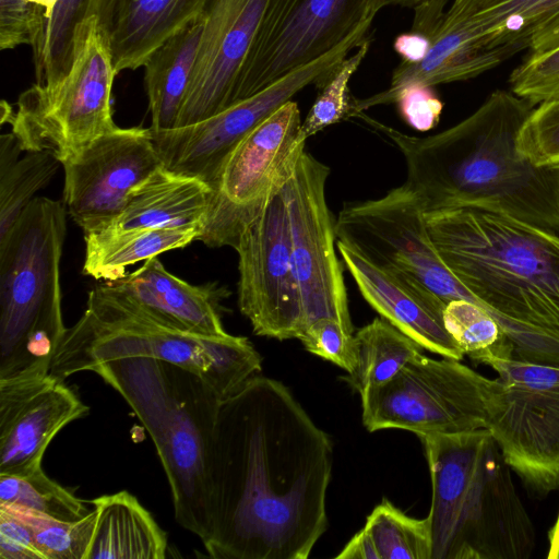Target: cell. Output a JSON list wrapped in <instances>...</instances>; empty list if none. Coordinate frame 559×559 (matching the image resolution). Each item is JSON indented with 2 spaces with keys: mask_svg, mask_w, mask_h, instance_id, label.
I'll list each match as a JSON object with an SVG mask.
<instances>
[{
  "mask_svg": "<svg viewBox=\"0 0 559 559\" xmlns=\"http://www.w3.org/2000/svg\"><path fill=\"white\" fill-rule=\"evenodd\" d=\"M333 444L282 382L253 376L219 408L212 459L214 559H307L328 528Z\"/></svg>",
  "mask_w": 559,
  "mask_h": 559,
  "instance_id": "obj_1",
  "label": "cell"
},
{
  "mask_svg": "<svg viewBox=\"0 0 559 559\" xmlns=\"http://www.w3.org/2000/svg\"><path fill=\"white\" fill-rule=\"evenodd\" d=\"M534 106L497 90L467 118L429 136H414L366 114L359 118L402 153L407 186L425 212L479 209L559 234V164L536 165L518 148Z\"/></svg>",
  "mask_w": 559,
  "mask_h": 559,
  "instance_id": "obj_2",
  "label": "cell"
},
{
  "mask_svg": "<svg viewBox=\"0 0 559 559\" xmlns=\"http://www.w3.org/2000/svg\"><path fill=\"white\" fill-rule=\"evenodd\" d=\"M424 217L440 259L497 318L515 357L559 364V234L473 207Z\"/></svg>",
  "mask_w": 559,
  "mask_h": 559,
  "instance_id": "obj_3",
  "label": "cell"
},
{
  "mask_svg": "<svg viewBox=\"0 0 559 559\" xmlns=\"http://www.w3.org/2000/svg\"><path fill=\"white\" fill-rule=\"evenodd\" d=\"M418 438L431 479V559L530 558L534 525L489 430Z\"/></svg>",
  "mask_w": 559,
  "mask_h": 559,
  "instance_id": "obj_4",
  "label": "cell"
},
{
  "mask_svg": "<svg viewBox=\"0 0 559 559\" xmlns=\"http://www.w3.org/2000/svg\"><path fill=\"white\" fill-rule=\"evenodd\" d=\"M91 371L123 397L151 436L175 519L204 544L212 527L213 442L224 400L197 373L159 359H114Z\"/></svg>",
  "mask_w": 559,
  "mask_h": 559,
  "instance_id": "obj_5",
  "label": "cell"
},
{
  "mask_svg": "<svg viewBox=\"0 0 559 559\" xmlns=\"http://www.w3.org/2000/svg\"><path fill=\"white\" fill-rule=\"evenodd\" d=\"M66 214L60 201L36 197L0 239V381L47 376L66 335Z\"/></svg>",
  "mask_w": 559,
  "mask_h": 559,
  "instance_id": "obj_6",
  "label": "cell"
},
{
  "mask_svg": "<svg viewBox=\"0 0 559 559\" xmlns=\"http://www.w3.org/2000/svg\"><path fill=\"white\" fill-rule=\"evenodd\" d=\"M146 357L186 368L225 400L261 370L262 358L243 336H209L162 323L107 295L99 286L87 298L78 322L67 329L49 374L66 380L96 365Z\"/></svg>",
  "mask_w": 559,
  "mask_h": 559,
  "instance_id": "obj_7",
  "label": "cell"
},
{
  "mask_svg": "<svg viewBox=\"0 0 559 559\" xmlns=\"http://www.w3.org/2000/svg\"><path fill=\"white\" fill-rule=\"evenodd\" d=\"M115 71L105 33L95 15L75 28L68 71L50 85L34 84L21 94L10 122L25 152L47 151L64 163L115 123Z\"/></svg>",
  "mask_w": 559,
  "mask_h": 559,
  "instance_id": "obj_8",
  "label": "cell"
},
{
  "mask_svg": "<svg viewBox=\"0 0 559 559\" xmlns=\"http://www.w3.org/2000/svg\"><path fill=\"white\" fill-rule=\"evenodd\" d=\"M486 365V426L506 462L535 495L559 490V364L518 357Z\"/></svg>",
  "mask_w": 559,
  "mask_h": 559,
  "instance_id": "obj_9",
  "label": "cell"
},
{
  "mask_svg": "<svg viewBox=\"0 0 559 559\" xmlns=\"http://www.w3.org/2000/svg\"><path fill=\"white\" fill-rule=\"evenodd\" d=\"M490 379L460 362L423 354L381 386L360 395L368 431L402 429L417 435H452L486 426Z\"/></svg>",
  "mask_w": 559,
  "mask_h": 559,
  "instance_id": "obj_10",
  "label": "cell"
},
{
  "mask_svg": "<svg viewBox=\"0 0 559 559\" xmlns=\"http://www.w3.org/2000/svg\"><path fill=\"white\" fill-rule=\"evenodd\" d=\"M293 99L259 123L233 151L213 194L204 230L207 247H231L284 189L305 151Z\"/></svg>",
  "mask_w": 559,
  "mask_h": 559,
  "instance_id": "obj_11",
  "label": "cell"
},
{
  "mask_svg": "<svg viewBox=\"0 0 559 559\" xmlns=\"http://www.w3.org/2000/svg\"><path fill=\"white\" fill-rule=\"evenodd\" d=\"M424 214L420 198L402 185L379 199L346 203L335 219L336 239L376 266L419 283L445 304L478 301L440 259Z\"/></svg>",
  "mask_w": 559,
  "mask_h": 559,
  "instance_id": "obj_12",
  "label": "cell"
},
{
  "mask_svg": "<svg viewBox=\"0 0 559 559\" xmlns=\"http://www.w3.org/2000/svg\"><path fill=\"white\" fill-rule=\"evenodd\" d=\"M360 32L314 62L286 75L266 90L202 121L169 130H151L165 169L206 183L213 194L229 155L265 118L310 84L318 88L333 70L360 46Z\"/></svg>",
  "mask_w": 559,
  "mask_h": 559,
  "instance_id": "obj_13",
  "label": "cell"
},
{
  "mask_svg": "<svg viewBox=\"0 0 559 559\" xmlns=\"http://www.w3.org/2000/svg\"><path fill=\"white\" fill-rule=\"evenodd\" d=\"M233 249L238 254V306L253 333L299 340L307 325L283 190L243 230Z\"/></svg>",
  "mask_w": 559,
  "mask_h": 559,
  "instance_id": "obj_14",
  "label": "cell"
},
{
  "mask_svg": "<svg viewBox=\"0 0 559 559\" xmlns=\"http://www.w3.org/2000/svg\"><path fill=\"white\" fill-rule=\"evenodd\" d=\"M329 174L326 165L304 151L283 195L307 328L332 318L354 332L343 264L335 251V221L325 198Z\"/></svg>",
  "mask_w": 559,
  "mask_h": 559,
  "instance_id": "obj_15",
  "label": "cell"
},
{
  "mask_svg": "<svg viewBox=\"0 0 559 559\" xmlns=\"http://www.w3.org/2000/svg\"><path fill=\"white\" fill-rule=\"evenodd\" d=\"M63 201L84 235L106 229L130 193L163 167L150 128H118L62 163Z\"/></svg>",
  "mask_w": 559,
  "mask_h": 559,
  "instance_id": "obj_16",
  "label": "cell"
},
{
  "mask_svg": "<svg viewBox=\"0 0 559 559\" xmlns=\"http://www.w3.org/2000/svg\"><path fill=\"white\" fill-rule=\"evenodd\" d=\"M374 0H297L246 63L236 104L369 32Z\"/></svg>",
  "mask_w": 559,
  "mask_h": 559,
  "instance_id": "obj_17",
  "label": "cell"
},
{
  "mask_svg": "<svg viewBox=\"0 0 559 559\" xmlns=\"http://www.w3.org/2000/svg\"><path fill=\"white\" fill-rule=\"evenodd\" d=\"M274 0H204L197 59L177 127L236 105L241 72L263 33Z\"/></svg>",
  "mask_w": 559,
  "mask_h": 559,
  "instance_id": "obj_18",
  "label": "cell"
},
{
  "mask_svg": "<svg viewBox=\"0 0 559 559\" xmlns=\"http://www.w3.org/2000/svg\"><path fill=\"white\" fill-rule=\"evenodd\" d=\"M78 394L51 374L0 381V474L41 467L56 435L88 413Z\"/></svg>",
  "mask_w": 559,
  "mask_h": 559,
  "instance_id": "obj_19",
  "label": "cell"
},
{
  "mask_svg": "<svg viewBox=\"0 0 559 559\" xmlns=\"http://www.w3.org/2000/svg\"><path fill=\"white\" fill-rule=\"evenodd\" d=\"M437 29L465 35L500 64L559 47V0H452Z\"/></svg>",
  "mask_w": 559,
  "mask_h": 559,
  "instance_id": "obj_20",
  "label": "cell"
},
{
  "mask_svg": "<svg viewBox=\"0 0 559 559\" xmlns=\"http://www.w3.org/2000/svg\"><path fill=\"white\" fill-rule=\"evenodd\" d=\"M344 266L361 295L380 316L424 349L461 360V348L444 326L445 302L419 283L380 269L336 240Z\"/></svg>",
  "mask_w": 559,
  "mask_h": 559,
  "instance_id": "obj_21",
  "label": "cell"
},
{
  "mask_svg": "<svg viewBox=\"0 0 559 559\" xmlns=\"http://www.w3.org/2000/svg\"><path fill=\"white\" fill-rule=\"evenodd\" d=\"M99 287L176 329L209 336L228 334L222 322V300L228 296L216 283L192 285L168 272L153 257L132 273Z\"/></svg>",
  "mask_w": 559,
  "mask_h": 559,
  "instance_id": "obj_22",
  "label": "cell"
},
{
  "mask_svg": "<svg viewBox=\"0 0 559 559\" xmlns=\"http://www.w3.org/2000/svg\"><path fill=\"white\" fill-rule=\"evenodd\" d=\"M204 0H91L116 73L143 67L168 38L197 20Z\"/></svg>",
  "mask_w": 559,
  "mask_h": 559,
  "instance_id": "obj_23",
  "label": "cell"
},
{
  "mask_svg": "<svg viewBox=\"0 0 559 559\" xmlns=\"http://www.w3.org/2000/svg\"><path fill=\"white\" fill-rule=\"evenodd\" d=\"M212 198L206 183L160 167L130 193L124 210L102 231L205 227Z\"/></svg>",
  "mask_w": 559,
  "mask_h": 559,
  "instance_id": "obj_24",
  "label": "cell"
},
{
  "mask_svg": "<svg viewBox=\"0 0 559 559\" xmlns=\"http://www.w3.org/2000/svg\"><path fill=\"white\" fill-rule=\"evenodd\" d=\"M96 513L86 559H164L167 534L130 492L122 490L90 501Z\"/></svg>",
  "mask_w": 559,
  "mask_h": 559,
  "instance_id": "obj_25",
  "label": "cell"
},
{
  "mask_svg": "<svg viewBox=\"0 0 559 559\" xmlns=\"http://www.w3.org/2000/svg\"><path fill=\"white\" fill-rule=\"evenodd\" d=\"M202 27L199 16L162 44L143 66L152 130L177 127L197 59Z\"/></svg>",
  "mask_w": 559,
  "mask_h": 559,
  "instance_id": "obj_26",
  "label": "cell"
},
{
  "mask_svg": "<svg viewBox=\"0 0 559 559\" xmlns=\"http://www.w3.org/2000/svg\"><path fill=\"white\" fill-rule=\"evenodd\" d=\"M204 225L143 228L84 235L83 273L95 280L117 281L126 267L199 240Z\"/></svg>",
  "mask_w": 559,
  "mask_h": 559,
  "instance_id": "obj_27",
  "label": "cell"
},
{
  "mask_svg": "<svg viewBox=\"0 0 559 559\" xmlns=\"http://www.w3.org/2000/svg\"><path fill=\"white\" fill-rule=\"evenodd\" d=\"M21 145L14 134L0 138V239L25 207L57 174L61 163L47 151L26 152L20 157Z\"/></svg>",
  "mask_w": 559,
  "mask_h": 559,
  "instance_id": "obj_28",
  "label": "cell"
},
{
  "mask_svg": "<svg viewBox=\"0 0 559 559\" xmlns=\"http://www.w3.org/2000/svg\"><path fill=\"white\" fill-rule=\"evenodd\" d=\"M357 365L345 380L360 395L392 380L423 347L383 318L355 334Z\"/></svg>",
  "mask_w": 559,
  "mask_h": 559,
  "instance_id": "obj_29",
  "label": "cell"
},
{
  "mask_svg": "<svg viewBox=\"0 0 559 559\" xmlns=\"http://www.w3.org/2000/svg\"><path fill=\"white\" fill-rule=\"evenodd\" d=\"M444 326L476 364L514 357V345L497 318L480 302L453 299L443 310Z\"/></svg>",
  "mask_w": 559,
  "mask_h": 559,
  "instance_id": "obj_30",
  "label": "cell"
},
{
  "mask_svg": "<svg viewBox=\"0 0 559 559\" xmlns=\"http://www.w3.org/2000/svg\"><path fill=\"white\" fill-rule=\"evenodd\" d=\"M0 506L19 508L63 521H78L92 509L43 467L27 475L0 474Z\"/></svg>",
  "mask_w": 559,
  "mask_h": 559,
  "instance_id": "obj_31",
  "label": "cell"
},
{
  "mask_svg": "<svg viewBox=\"0 0 559 559\" xmlns=\"http://www.w3.org/2000/svg\"><path fill=\"white\" fill-rule=\"evenodd\" d=\"M91 0H59L33 43L36 84L50 85L69 69L76 26L88 16Z\"/></svg>",
  "mask_w": 559,
  "mask_h": 559,
  "instance_id": "obj_32",
  "label": "cell"
},
{
  "mask_svg": "<svg viewBox=\"0 0 559 559\" xmlns=\"http://www.w3.org/2000/svg\"><path fill=\"white\" fill-rule=\"evenodd\" d=\"M364 528L379 559H431L428 519L408 516L388 499L371 511Z\"/></svg>",
  "mask_w": 559,
  "mask_h": 559,
  "instance_id": "obj_33",
  "label": "cell"
},
{
  "mask_svg": "<svg viewBox=\"0 0 559 559\" xmlns=\"http://www.w3.org/2000/svg\"><path fill=\"white\" fill-rule=\"evenodd\" d=\"M371 47V37L347 56L319 87V94L301 122L300 136L304 141L319 131L354 118L355 98L349 92V81L358 70Z\"/></svg>",
  "mask_w": 559,
  "mask_h": 559,
  "instance_id": "obj_34",
  "label": "cell"
},
{
  "mask_svg": "<svg viewBox=\"0 0 559 559\" xmlns=\"http://www.w3.org/2000/svg\"><path fill=\"white\" fill-rule=\"evenodd\" d=\"M7 508L29 527L46 559H86L96 523L93 509L81 520L63 521L26 509Z\"/></svg>",
  "mask_w": 559,
  "mask_h": 559,
  "instance_id": "obj_35",
  "label": "cell"
},
{
  "mask_svg": "<svg viewBox=\"0 0 559 559\" xmlns=\"http://www.w3.org/2000/svg\"><path fill=\"white\" fill-rule=\"evenodd\" d=\"M518 148L536 165L559 164V99L533 108L520 130Z\"/></svg>",
  "mask_w": 559,
  "mask_h": 559,
  "instance_id": "obj_36",
  "label": "cell"
},
{
  "mask_svg": "<svg viewBox=\"0 0 559 559\" xmlns=\"http://www.w3.org/2000/svg\"><path fill=\"white\" fill-rule=\"evenodd\" d=\"M511 92L533 106L559 99V47L540 55L528 53L510 74Z\"/></svg>",
  "mask_w": 559,
  "mask_h": 559,
  "instance_id": "obj_37",
  "label": "cell"
},
{
  "mask_svg": "<svg viewBox=\"0 0 559 559\" xmlns=\"http://www.w3.org/2000/svg\"><path fill=\"white\" fill-rule=\"evenodd\" d=\"M304 347L350 373L357 365L354 332L332 318H322L310 324L299 337Z\"/></svg>",
  "mask_w": 559,
  "mask_h": 559,
  "instance_id": "obj_38",
  "label": "cell"
},
{
  "mask_svg": "<svg viewBox=\"0 0 559 559\" xmlns=\"http://www.w3.org/2000/svg\"><path fill=\"white\" fill-rule=\"evenodd\" d=\"M43 14L26 0H0V48L32 46L44 26Z\"/></svg>",
  "mask_w": 559,
  "mask_h": 559,
  "instance_id": "obj_39",
  "label": "cell"
},
{
  "mask_svg": "<svg viewBox=\"0 0 559 559\" xmlns=\"http://www.w3.org/2000/svg\"><path fill=\"white\" fill-rule=\"evenodd\" d=\"M402 119L413 129L425 132L435 128L441 117L443 103L432 86L411 84L392 98Z\"/></svg>",
  "mask_w": 559,
  "mask_h": 559,
  "instance_id": "obj_40",
  "label": "cell"
},
{
  "mask_svg": "<svg viewBox=\"0 0 559 559\" xmlns=\"http://www.w3.org/2000/svg\"><path fill=\"white\" fill-rule=\"evenodd\" d=\"M0 559H46L29 527L3 506H0Z\"/></svg>",
  "mask_w": 559,
  "mask_h": 559,
  "instance_id": "obj_41",
  "label": "cell"
},
{
  "mask_svg": "<svg viewBox=\"0 0 559 559\" xmlns=\"http://www.w3.org/2000/svg\"><path fill=\"white\" fill-rule=\"evenodd\" d=\"M451 0H374L377 13L386 7H401L413 11L411 31L429 39L439 27Z\"/></svg>",
  "mask_w": 559,
  "mask_h": 559,
  "instance_id": "obj_42",
  "label": "cell"
},
{
  "mask_svg": "<svg viewBox=\"0 0 559 559\" xmlns=\"http://www.w3.org/2000/svg\"><path fill=\"white\" fill-rule=\"evenodd\" d=\"M429 47L430 39L427 36L411 29L399 34L393 41L395 52L401 57V61L407 64L420 62Z\"/></svg>",
  "mask_w": 559,
  "mask_h": 559,
  "instance_id": "obj_43",
  "label": "cell"
},
{
  "mask_svg": "<svg viewBox=\"0 0 559 559\" xmlns=\"http://www.w3.org/2000/svg\"><path fill=\"white\" fill-rule=\"evenodd\" d=\"M335 558L338 559H379L374 545L362 527Z\"/></svg>",
  "mask_w": 559,
  "mask_h": 559,
  "instance_id": "obj_44",
  "label": "cell"
},
{
  "mask_svg": "<svg viewBox=\"0 0 559 559\" xmlns=\"http://www.w3.org/2000/svg\"><path fill=\"white\" fill-rule=\"evenodd\" d=\"M547 558L559 559V512L554 525L548 532Z\"/></svg>",
  "mask_w": 559,
  "mask_h": 559,
  "instance_id": "obj_45",
  "label": "cell"
},
{
  "mask_svg": "<svg viewBox=\"0 0 559 559\" xmlns=\"http://www.w3.org/2000/svg\"><path fill=\"white\" fill-rule=\"evenodd\" d=\"M32 3L44 16V25L50 19L59 0H26ZM44 27V26H43ZM43 29V28H41Z\"/></svg>",
  "mask_w": 559,
  "mask_h": 559,
  "instance_id": "obj_46",
  "label": "cell"
},
{
  "mask_svg": "<svg viewBox=\"0 0 559 559\" xmlns=\"http://www.w3.org/2000/svg\"><path fill=\"white\" fill-rule=\"evenodd\" d=\"M0 108H1V110H0L1 111V114H0L1 124L10 123L13 118V115H14L13 108L5 100L1 102Z\"/></svg>",
  "mask_w": 559,
  "mask_h": 559,
  "instance_id": "obj_47",
  "label": "cell"
}]
</instances>
